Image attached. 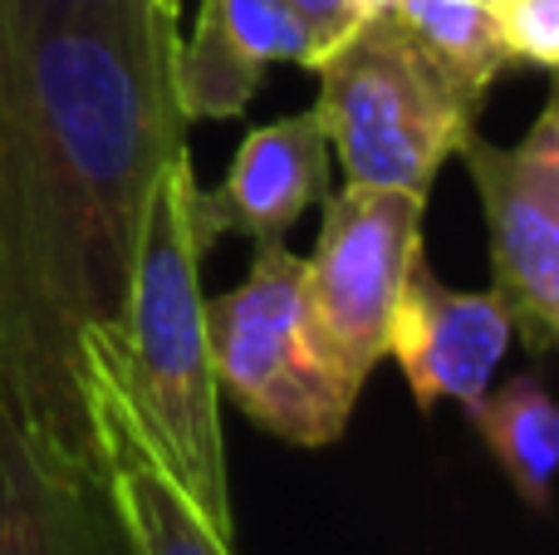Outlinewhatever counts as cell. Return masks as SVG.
<instances>
[{"mask_svg":"<svg viewBox=\"0 0 559 555\" xmlns=\"http://www.w3.org/2000/svg\"><path fill=\"white\" fill-rule=\"evenodd\" d=\"M271 64H319L314 35L285 0H202L192 39H177L173 59L182 123L241 118Z\"/></svg>","mask_w":559,"mask_h":555,"instance_id":"10","label":"cell"},{"mask_svg":"<svg viewBox=\"0 0 559 555\" xmlns=\"http://www.w3.org/2000/svg\"><path fill=\"white\" fill-rule=\"evenodd\" d=\"M88 418H94L98 468H104L128 555H236L231 536H222L202 517V507L173 482V472L157 462L153 442L143 438L108 369L88 374Z\"/></svg>","mask_w":559,"mask_h":555,"instance_id":"11","label":"cell"},{"mask_svg":"<svg viewBox=\"0 0 559 555\" xmlns=\"http://www.w3.org/2000/svg\"><path fill=\"white\" fill-rule=\"evenodd\" d=\"M206 350L216 393L289 448L344 438L368 383L324 340L305 295V256L255 241L241 285L206 300Z\"/></svg>","mask_w":559,"mask_h":555,"instance_id":"4","label":"cell"},{"mask_svg":"<svg viewBox=\"0 0 559 555\" xmlns=\"http://www.w3.org/2000/svg\"><path fill=\"white\" fill-rule=\"evenodd\" d=\"M491 232V291L511 330L540 359L559 340V98L550 94L521 143L466 133L456 147Z\"/></svg>","mask_w":559,"mask_h":555,"instance_id":"6","label":"cell"},{"mask_svg":"<svg viewBox=\"0 0 559 555\" xmlns=\"http://www.w3.org/2000/svg\"><path fill=\"white\" fill-rule=\"evenodd\" d=\"M177 39V15L20 35L0 5V423L84 462L147 192L187 147Z\"/></svg>","mask_w":559,"mask_h":555,"instance_id":"1","label":"cell"},{"mask_svg":"<svg viewBox=\"0 0 559 555\" xmlns=\"http://www.w3.org/2000/svg\"><path fill=\"white\" fill-rule=\"evenodd\" d=\"M20 35L55 25H138L153 15H173L163 0H0Z\"/></svg>","mask_w":559,"mask_h":555,"instance_id":"14","label":"cell"},{"mask_svg":"<svg viewBox=\"0 0 559 555\" xmlns=\"http://www.w3.org/2000/svg\"><path fill=\"white\" fill-rule=\"evenodd\" d=\"M329 133L319 108L275 118L241 138L222 187H197L192 226L202 251L222 236H251V241H285L289 226L329 197Z\"/></svg>","mask_w":559,"mask_h":555,"instance_id":"8","label":"cell"},{"mask_svg":"<svg viewBox=\"0 0 559 555\" xmlns=\"http://www.w3.org/2000/svg\"><path fill=\"white\" fill-rule=\"evenodd\" d=\"M329 153L348 182L427 197L486 98L472 94L403 20L378 5L314 64Z\"/></svg>","mask_w":559,"mask_h":555,"instance_id":"3","label":"cell"},{"mask_svg":"<svg viewBox=\"0 0 559 555\" xmlns=\"http://www.w3.org/2000/svg\"><path fill=\"white\" fill-rule=\"evenodd\" d=\"M427 197L344 182L324 197L314 251L305 256V295L324 340L358 374L373 379L388 354L393 310L423 256Z\"/></svg>","mask_w":559,"mask_h":555,"instance_id":"5","label":"cell"},{"mask_svg":"<svg viewBox=\"0 0 559 555\" xmlns=\"http://www.w3.org/2000/svg\"><path fill=\"white\" fill-rule=\"evenodd\" d=\"M192 153L177 147L153 177L138 232V261L123 300V340L94 364L123 389L143 438L173 482L202 507L222 536H236L231 472L222 442V393L206 350L202 241L192 226L197 202Z\"/></svg>","mask_w":559,"mask_h":555,"instance_id":"2","label":"cell"},{"mask_svg":"<svg viewBox=\"0 0 559 555\" xmlns=\"http://www.w3.org/2000/svg\"><path fill=\"white\" fill-rule=\"evenodd\" d=\"M388 5L472 94L486 98L496 79L511 69L501 10L491 0H388Z\"/></svg>","mask_w":559,"mask_h":555,"instance_id":"13","label":"cell"},{"mask_svg":"<svg viewBox=\"0 0 559 555\" xmlns=\"http://www.w3.org/2000/svg\"><path fill=\"white\" fill-rule=\"evenodd\" d=\"M285 5L309 25V35H314V45H319V59L373 10L368 0H285Z\"/></svg>","mask_w":559,"mask_h":555,"instance_id":"16","label":"cell"},{"mask_svg":"<svg viewBox=\"0 0 559 555\" xmlns=\"http://www.w3.org/2000/svg\"><path fill=\"white\" fill-rule=\"evenodd\" d=\"M163 5H167V10H173V15H182V0H163Z\"/></svg>","mask_w":559,"mask_h":555,"instance_id":"17","label":"cell"},{"mask_svg":"<svg viewBox=\"0 0 559 555\" xmlns=\"http://www.w3.org/2000/svg\"><path fill=\"white\" fill-rule=\"evenodd\" d=\"M368 5H373V10H378V5H388V0H368Z\"/></svg>","mask_w":559,"mask_h":555,"instance_id":"18","label":"cell"},{"mask_svg":"<svg viewBox=\"0 0 559 555\" xmlns=\"http://www.w3.org/2000/svg\"><path fill=\"white\" fill-rule=\"evenodd\" d=\"M511 340L515 330L501 295L452 291L423 261L393 310L383 359L403 369L423 413H432L442 399L472 413L481 393L496 383V369H501Z\"/></svg>","mask_w":559,"mask_h":555,"instance_id":"7","label":"cell"},{"mask_svg":"<svg viewBox=\"0 0 559 555\" xmlns=\"http://www.w3.org/2000/svg\"><path fill=\"white\" fill-rule=\"evenodd\" d=\"M501 10V35L511 64L555 69L559 64V0H511Z\"/></svg>","mask_w":559,"mask_h":555,"instance_id":"15","label":"cell"},{"mask_svg":"<svg viewBox=\"0 0 559 555\" xmlns=\"http://www.w3.org/2000/svg\"><path fill=\"white\" fill-rule=\"evenodd\" d=\"M0 555H128L104 468L0 423Z\"/></svg>","mask_w":559,"mask_h":555,"instance_id":"9","label":"cell"},{"mask_svg":"<svg viewBox=\"0 0 559 555\" xmlns=\"http://www.w3.org/2000/svg\"><path fill=\"white\" fill-rule=\"evenodd\" d=\"M491 5H511V0H491Z\"/></svg>","mask_w":559,"mask_h":555,"instance_id":"19","label":"cell"},{"mask_svg":"<svg viewBox=\"0 0 559 555\" xmlns=\"http://www.w3.org/2000/svg\"><path fill=\"white\" fill-rule=\"evenodd\" d=\"M472 428L501 462L511 492L535 517L550 511V482H555V452H559V418L555 393L540 369H521L506 383H491L472 413Z\"/></svg>","mask_w":559,"mask_h":555,"instance_id":"12","label":"cell"}]
</instances>
